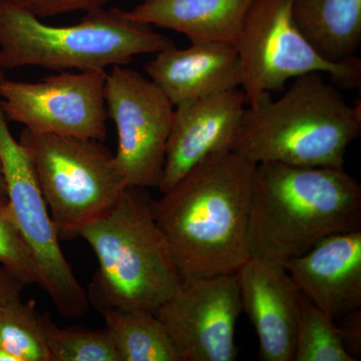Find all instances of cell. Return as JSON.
I'll return each instance as SVG.
<instances>
[{
  "label": "cell",
  "mask_w": 361,
  "mask_h": 361,
  "mask_svg": "<svg viewBox=\"0 0 361 361\" xmlns=\"http://www.w3.org/2000/svg\"><path fill=\"white\" fill-rule=\"evenodd\" d=\"M104 101L118 130L114 156L128 187L158 188L174 106L158 85L125 66H113L108 73Z\"/></svg>",
  "instance_id": "9"
},
{
  "label": "cell",
  "mask_w": 361,
  "mask_h": 361,
  "mask_svg": "<svg viewBox=\"0 0 361 361\" xmlns=\"http://www.w3.org/2000/svg\"><path fill=\"white\" fill-rule=\"evenodd\" d=\"M145 71L174 106L241 85L238 51L224 42H194L185 49L173 45L157 52Z\"/></svg>",
  "instance_id": "15"
},
{
  "label": "cell",
  "mask_w": 361,
  "mask_h": 361,
  "mask_svg": "<svg viewBox=\"0 0 361 361\" xmlns=\"http://www.w3.org/2000/svg\"><path fill=\"white\" fill-rule=\"evenodd\" d=\"M42 322L51 361H120L106 329H59L44 313Z\"/></svg>",
  "instance_id": "21"
},
{
  "label": "cell",
  "mask_w": 361,
  "mask_h": 361,
  "mask_svg": "<svg viewBox=\"0 0 361 361\" xmlns=\"http://www.w3.org/2000/svg\"><path fill=\"white\" fill-rule=\"evenodd\" d=\"M18 6L39 18H51L73 11H90L104 8L110 0H13Z\"/></svg>",
  "instance_id": "23"
},
{
  "label": "cell",
  "mask_w": 361,
  "mask_h": 361,
  "mask_svg": "<svg viewBox=\"0 0 361 361\" xmlns=\"http://www.w3.org/2000/svg\"><path fill=\"white\" fill-rule=\"evenodd\" d=\"M106 71L63 73L37 82H0V109L33 132L104 141Z\"/></svg>",
  "instance_id": "10"
},
{
  "label": "cell",
  "mask_w": 361,
  "mask_h": 361,
  "mask_svg": "<svg viewBox=\"0 0 361 361\" xmlns=\"http://www.w3.org/2000/svg\"><path fill=\"white\" fill-rule=\"evenodd\" d=\"M256 166L232 151L213 154L149 202L183 280L233 274L251 258Z\"/></svg>",
  "instance_id": "1"
},
{
  "label": "cell",
  "mask_w": 361,
  "mask_h": 361,
  "mask_svg": "<svg viewBox=\"0 0 361 361\" xmlns=\"http://www.w3.org/2000/svg\"><path fill=\"white\" fill-rule=\"evenodd\" d=\"M242 312L238 274L183 280L179 290L154 313L167 330L180 361H233Z\"/></svg>",
  "instance_id": "11"
},
{
  "label": "cell",
  "mask_w": 361,
  "mask_h": 361,
  "mask_svg": "<svg viewBox=\"0 0 361 361\" xmlns=\"http://www.w3.org/2000/svg\"><path fill=\"white\" fill-rule=\"evenodd\" d=\"M342 318H344V324L341 327L344 344L348 353L357 360L361 348V311H353Z\"/></svg>",
  "instance_id": "24"
},
{
  "label": "cell",
  "mask_w": 361,
  "mask_h": 361,
  "mask_svg": "<svg viewBox=\"0 0 361 361\" xmlns=\"http://www.w3.org/2000/svg\"><path fill=\"white\" fill-rule=\"evenodd\" d=\"M303 37L329 63L355 58L361 44V0H293Z\"/></svg>",
  "instance_id": "17"
},
{
  "label": "cell",
  "mask_w": 361,
  "mask_h": 361,
  "mask_svg": "<svg viewBox=\"0 0 361 361\" xmlns=\"http://www.w3.org/2000/svg\"><path fill=\"white\" fill-rule=\"evenodd\" d=\"M294 361H356L336 320L301 294Z\"/></svg>",
  "instance_id": "20"
},
{
  "label": "cell",
  "mask_w": 361,
  "mask_h": 361,
  "mask_svg": "<svg viewBox=\"0 0 361 361\" xmlns=\"http://www.w3.org/2000/svg\"><path fill=\"white\" fill-rule=\"evenodd\" d=\"M242 311L259 341L262 361H294L300 291L281 263L251 257L237 272Z\"/></svg>",
  "instance_id": "13"
},
{
  "label": "cell",
  "mask_w": 361,
  "mask_h": 361,
  "mask_svg": "<svg viewBox=\"0 0 361 361\" xmlns=\"http://www.w3.org/2000/svg\"><path fill=\"white\" fill-rule=\"evenodd\" d=\"M361 229V187L344 168L256 166L251 257L283 263L322 239Z\"/></svg>",
  "instance_id": "2"
},
{
  "label": "cell",
  "mask_w": 361,
  "mask_h": 361,
  "mask_svg": "<svg viewBox=\"0 0 361 361\" xmlns=\"http://www.w3.org/2000/svg\"><path fill=\"white\" fill-rule=\"evenodd\" d=\"M4 66H2L1 63V56H0V82H4V80H6V77H4Z\"/></svg>",
  "instance_id": "28"
},
{
  "label": "cell",
  "mask_w": 361,
  "mask_h": 361,
  "mask_svg": "<svg viewBox=\"0 0 361 361\" xmlns=\"http://www.w3.org/2000/svg\"><path fill=\"white\" fill-rule=\"evenodd\" d=\"M360 130V101L350 106L322 73H310L296 78L277 101L269 94L246 106L231 151L256 165L342 168Z\"/></svg>",
  "instance_id": "3"
},
{
  "label": "cell",
  "mask_w": 361,
  "mask_h": 361,
  "mask_svg": "<svg viewBox=\"0 0 361 361\" xmlns=\"http://www.w3.org/2000/svg\"><path fill=\"white\" fill-rule=\"evenodd\" d=\"M101 313L120 361H180L167 330L153 311L111 308Z\"/></svg>",
  "instance_id": "18"
},
{
  "label": "cell",
  "mask_w": 361,
  "mask_h": 361,
  "mask_svg": "<svg viewBox=\"0 0 361 361\" xmlns=\"http://www.w3.org/2000/svg\"><path fill=\"white\" fill-rule=\"evenodd\" d=\"M0 361H18V358L16 357L13 355V353H9L7 349L2 348L0 345Z\"/></svg>",
  "instance_id": "26"
},
{
  "label": "cell",
  "mask_w": 361,
  "mask_h": 361,
  "mask_svg": "<svg viewBox=\"0 0 361 361\" xmlns=\"http://www.w3.org/2000/svg\"><path fill=\"white\" fill-rule=\"evenodd\" d=\"M293 0H254L247 11L236 47L241 85L248 106L271 92H283L290 78L329 73L341 90L360 87L361 61L329 63L303 37L292 16Z\"/></svg>",
  "instance_id": "7"
},
{
  "label": "cell",
  "mask_w": 361,
  "mask_h": 361,
  "mask_svg": "<svg viewBox=\"0 0 361 361\" xmlns=\"http://www.w3.org/2000/svg\"><path fill=\"white\" fill-rule=\"evenodd\" d=\"M246 106L239 87L176 106L159 191L167 192L207 157L231 151Z\"/></svg>",
  "instance_id": "12"
},
{
  "label": "cell",
  "mask_w": 361,
  "mask_h": 361,
  "mask_svg": "<svg viewBox=\"0 0 361 361\" xmlns=\"http://www.w3.org/2000/svg\"><path fill=\"white\" fill-rule=\"evenodd\" d=\"M153 26L118 7L85 13L78 25L52 26L18 6L0 0V56L4 70L39 66L54 71H104L129 65L134 56L173 47Z\"/></svg>",
  "instance_id": "5"
},
{
  "label": "cell",
  "mask_w": 361,
  "mask_h": 361,
  "mask_svg": "<svg viewBox=\"0 0 361 361\" xmlns=\"http://www.w3.org/2000/svg\"><path fill=\"white\" fill-rule=\"evenodd\" d=\"M0 161L14 222L32 254L39 286L63 317L80 319L90 310L87 293L78 281L59 245L58 233L25 148L0 116Z\"/></svg>",
  "instance_id": "8"
},
{
  "label": "cell",
  "mask_w": 361,
  "mask_h": 361,
  "mask_svg": "<svg viewBox=\"0 0 361 361\" xmlns=\"http://www.w3.org/2000/svg\"><path fill=\"white\" fill-rule=\"evenodd\" d=\"M254 0H144L130 18L186 35L190 42L236 45Z\"/></svg>",
  "instance_id": "16"
},
{
  "label": "cell",
  "mask_w": 361,
  "mask_h": 361,
  "mask_svg": "<svg viewBox=\"0 0 361 361\" xmlns=\"http://www.w3.org/2000/svg\"><path fill=\"white\" fill-rule=\"evenodd\" d=\"M6 184L4 179V168H2L1 161H0V197H6Z\"/></svg>",
  "instance_id": "27"
},
{
  "label": "cell",
  "mask_w": 361,
  "mask_h": 361,
  "mask_svg": "<svg viewBox=\"0 0 361 361\" xmlns=\"http://www.w3.org/2000/svg\"><path fill=\"white\" fill-rule=\"evenodd\" d=\"M304 296L334 320L361 308V230L322 239L282 264Z\"/></svg>",
  "instance_id": "14"
},
{
  "label": "cell",
  "mask_w": 361,
  "mask_h": 361,
  "mask_svg": "<svg viewBox=\"0 0 361 361\" xmlns=\"http://www.w3.org/2000/svg\"><path fill=\"white\" fill-rule=\"evenodd\" d=\"M0 345L18 361H51L42 313L35 300L20 298L0 305Z\"/></svg>",
  "instance_id": "19"
},
{
  "label": "cell",
  "mask_w": 361,
  "mask_h": 361,
  "mask_svg": "<svg viewBox=\"0 0 361 361\" xmlns=\"http://www.w3.org/2000/svg\"><path fill=\"white\" fill-rule=\"evenodd\" d=\"M0 265L23 287L39 285V270L14 222L7 197H0Z\"/></svg>",
  "instance_id": "22"
},
{
  "label": "cell",
  "mask_w": 361,
  "mask_h": 361,
  "mask_svg": "<svg viewBox=\"0 0 361 361\" xmlns=\"http://www.w3.org/2000/svg\"><path fill=\"white\" fill-rule=\"evenodd\" d=\"M18 142L32 161L59 240L78 238L128 188L115 156L99 141L25 128Z\"/></svg>",
  "instance_id": "6"
},
{
  "label": "cell",
  "mask_w": 361,
  "mask_h": 361,
  "mask_svg": "<svg viewBox=\"0 0 361 361\" xmlns=\"http://www.w3.org/2000/svg\"><path fill=\"white\" fill-rule=\"evenodd\" d=\"M145 190L128 187L110 212L80 232L99 263L87 297L99 312L111 308L154 312L183 283Z\"/></svg>",
  "instance_id": "4"
},
{
  "label": "cell",
  "mask_w": 361,
  "mask_h": 361,
  "mask_svg": "<svg viewBox=\"0 0 361 361\" xmlns=\"http://www.w3.org/2000/svg\"><path fill=\"white\" fill-rule=\"evenodd\" d=\"M23 286L0 265V305L21 298Z\"/></svg>",
  "instance_id": "25"
}]
</instances>
